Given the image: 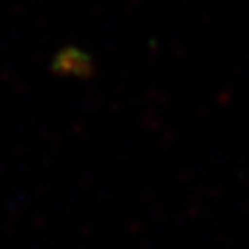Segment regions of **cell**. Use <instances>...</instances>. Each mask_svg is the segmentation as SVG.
<instances>
[]
</instances>
